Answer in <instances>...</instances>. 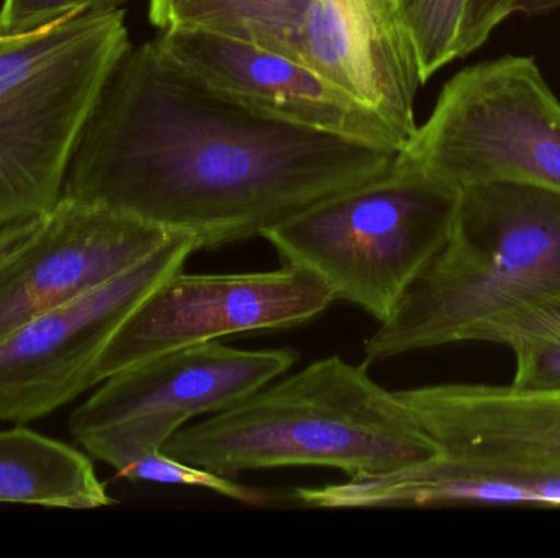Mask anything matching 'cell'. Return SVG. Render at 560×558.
Here are the masks:
<instances>
[{"label":"cell","mask_w":560,"mask_h":558,"mask_svg":"<svg viewBox=\"0 0 560 558\" xmlns=\"http://www.w3.org/2000/svg\"><path fill=\"white\" fill-rule=\"evenodd\" d=\"M420 64L421 81L460 58L466 0H397Z\"/></svg>","instance_id":"cell-16"},{"label":"cell","mask_w":560,"mask_h":558,"mask_svg":"<svg viewBox=\"0 0 560 558\" xmlns=\"http://www.w3.org/2000/svg\"><path fill=\"white\" fill-rule=\"evenodd\" d=\"M459 193L395 159L368 182L332 193L262 233L287 264L318 275L335 300L384 323L440 252Z\"/></svg>","instance_id":"cell-5"},{"label":"cell","mask_w":560,"mask_h":558,"mask_svg":"<svg viewBox=\"0 0 560 558\" xmlns=\"http://www.w3.org/2000/svg\"><path fill=\"white\" fill-rule=\"evenodd\" d=\"M292 349L212 341L128 367L72 413L75 441L118 474L161 451L190 419L232 408L292 369Z\"/></svg>","instance_id":"cell-7"},{"label":"cell","mask_w":560,"mask_h":558,"mask_svg":"<svg viewBox=\"0 0 560 558\" xmlns=\"http://www.w3.org/2000/svg\"><path fill=\"white\" fill-rule=\"evenodd\" d=\"M397 154L258 110L197 78L154 39L130 46L112 72L61 197L213 249L262 236L382 176Z\"/></svg>","instance_id":"cell-1"},{"label":"cell","mask_w":560,"mask_h":558,"mask_svg":"<svg viewBox=\"0 0 560 558\" xmlns=\"http://www.w3.org/2000/svg\"><path fill=\"white\" fill-rule=\"evenodd\" d=\"M196 251L200 246L192 235L174 233L140 264L2 337L0 419L33 422L89 390V370L115 331Z\"/></svg>","instance_id":"cell-9"},{"label":"cell","mask_w":560,"mask_h":558,"mask_svg":"<svg viewBox=\"0 0 560 558\" xmlns=\"http://www.w3.org/2000/svg\"><path fill=\"white\" fill-rule=\"evenodd\" d=\"M397 161L457 193L525 186L560 195V100L528 56L477 62L444 84Z\"/></svg>","instance_id":"cell-6"},{"label":"cell","mask_w":560,"mask_h":558,"mask_svg":"<svg viewBox=\"0 0 560 558\" xmlns=\"http://www.w3.org/2000/svg\"><path fill=\"white\" fill-rule=\"evenodd\" d=\"M194 0H148V16L156 28H171L179 22L180 13Z\"/></svg>","instance_id":"cell-22"},{"label":"cell","mask_w":560,"mask_h":558,"mask_svg":"<svg viewBox=\"0 0 560 558\" xmlns=\"http://www.w3.org/2000/svg\"><path fill=\"white\" fill-rule=\"evenodd\" d=\"M156 43L207 84L266 114L387 150L404 147L381 115L289 56L190 26L163 29Z\"/></svg>","instance_id":"cell-12"},{"label":"cell","mask_w":560,"mask_h":558,"mask_svg":"<svg viewBox=\"0 0 560 558\" xmlns=\"http://www.w3.org/2000/svg\"><path fill=\"white\" fill-rule=\"evenodd\" d=\"M558 284L559 193L525 186L464 190L446 242L365 341V359L466 343L493 314Z\"/></svg>","instance_id":"cell-3"},{"label":"cell","mask_w":560,"mask_h":558,"mask_svg":"<svg viewBox=\"0 0 560 558\" xmlns=\"http://www.w3.org/2000/svg\"><path fill=\"white\" fill-rule=\"evenodd\" d=\"M310 3L312 0H194L174 26L207 29L295 59Z\"/></svg>","instance_id":"cell-15"},{"label":"cell","mask_w":560,"mask_h":558,"mask_svg":"<svg viewBox=\"0 0 560 558\" xmlns=\"http://www.w3.org/2000/svg\"><path fill=\"white\" fill-rule=\"evenodd\" d=\"M2 36H3L2 33H0V38H2Z\"/></svg>","instance_id":"cell-25"},{"label":"cell","mask_w":560,"mask_h":558,"mask_svg":"<svg viewBox=\"0 0 560 558\" xmlns=\"http://www.w3.org/2000/svg\"><path fill=\"white\" fill-rule=\"evenodd\" d=\"M164 454L226 478L283 467L375 477L436 458L438 448L397 392L368 364L338 356L268 383L232 408L177 431Z\"/></svg>","instance_id":"cell-2"},{"label":"cell","mask_w":560,"mask_h":558,"mask_svg":"<svg viewBox=\"0 0 560 558\" xmlns=\"http://www.w3.org/2000/svg\"><path fill=\"white\" fill-rule=\"evenodd\" d=\"M335 301L328 285L302 265L248 274L174 272L115 331L89 370L88 389L144 360L252 331L285 330Z\"/></svg>","instance_id":"cell-8"},{"label":"cell","mask_w":560,"mask_h":558,"mask_svg":"<svg viewBox=\"0 0 560 558\" xmlns=\"http://www.w3.org/2000/svg\"><path fill=\"white\" fill-rule=\"evenodd\" d=\"M174 231L61 197L0 264V340L135 268Z\"/></svg>","instance_id":"cell-10"},{"label":"cell","mask_w":560,"mask_h":558,"mask_svg":"<svg viewBox=\"0 0 560 558\" xmlns=\"http://www.w3.org/2000/svg\"><path fill=\"white\" fill-rule=\"evenodd\" d=\"M127 0H2L0 5V33L16 35L75 10L121 9Z\"/></svg>","instance_id":"cell-19"},{"label":"cell","mask_w":560,"mask_h":558,"mask_svg":"<svg viewBox=\"0 0 560 558\" xmlns=\"http://www.w3.org/2000/svg\"><path fill=\"white\" fill-rule=\"evenodd\" d=\"M397 395L436 444L438 467L560 480V392L440 383Z\"/></svg>","instance_id":"cell-11"},{"label":"cell","mask_w":560,"mask_h":558,"mask_svg":"<svg viewBox=\"0 0 560 558\" xmlns=\"http://www.w3.org/2000/svg\"><path fill=\"white\" fill-rule=\"evenodd\" d=\"M560 336V284L528 298L469 331L466 343L518 347Z\"/></svg>","instance_id":"cell-17"},{"label":"cell","mask_w":560,"mask_h":558,"mask_svg":"<svg viewBox=\"0 0 560 558\" xmlns=\"http://www.w3.org/2000/svg\"><path fill=\"white\" fill-rule=\"evenodd\" d=\"M515 376L510 385L533 392H560V336L513 351Z\"/></svg>","instance_id":"cell-20"},{"label":"cell","mask_w":560,"mask_h":558,"mask_svg":"<svg viewBox=\"0 0 560 558\" xmlns=\"http://www.w3.org/2000/svg\"><path fill=\"white\" fill-rule=\"evenodd\" d=\"M125 10H75L0 38V228L61 199L112 72L130 49Z\"/></svg>","instance_id":"cell-4"},{"label":"cell","mask_w":560,"mask_h":558,"mask_svg":"<svg viewBox=\"0 0 560 558\" xmlns=\"http://www.w3.org/2000/svg\"><path fill=\"white\" fill-rule=\"evenodd\" d=\"M38 218L20 219L0 228V264L32 235Z\"/></svg>","instance_id":"cell-23"},{"label":"cell","mask_w":560,"mask_h":558,"mask_svg":"<svg viewBox=\"0 0 560 558\" xmlns=\"http://www.w3.org/2000/svg\"><path fill=\"white\" fill-rule=\"evenodd\" d=\"M121 477L131 482H151V484L180 485V487L203 488L222 495L230 500L249 504V507H266L279 500V495L262 488H253L238 484L235 478L222 477L206 468L187 464L179 459L171 458L163 451L151 452L121 472Z\"/></svg>","instance_id":"cell-18"},{"label":"cell","mask_w":560,"mask_h":558,"mask_svg":"<svg viewBox=\"0 0 560 558\" xmlns=\"http://www.w3.org/2000/svg\"><path fill=\"white\" fill-rule=\"evenodd\" d=\"M295 61L381 115L407 143L420 64L397 0H312Z\"/></svg>","instance_id":"cell-13"},{"label":"cell","mask_w":560,"mask_h":558,"mask_svg":"<svg viewBox=\"0 0 560 558\" xmlns=\"http://www.w3.org/2000/svg\"><path fill=\"white\" fill-rule=\"evenodd\" d=\"M560 9V0H522L516 13L523 15H542Z\"/></svg>","instance_id":"cell-24"},{"label":"cell","mask_w":560,"mask_h":558,"mask_svg":"<svg viewBox=\"0 0 560 558\" xmlns=\"http://www.w3.org/2000/svg\"><path fill=\"white\" fill-rule=\"evenodd\" d=\"M520 2L522 0H466L460 29V58L482 48L509 16L516 15Z\"/></svg>","instance_id":"cell-21"},{"label":"cell","mask_w":560,"mask_h":558,"mask_svg":"<svg viewBox=\"0 0 560 558\" xmlns=\"http://www.w3.org/2000/svg\"><path fill=\"white\" fill-rule=\"evenodd\" d=\"M0 503L94 510L114 500L84 454L15 428L0 431Z\"/></svg>","instance_id":"cell-14"}]
</instances>
